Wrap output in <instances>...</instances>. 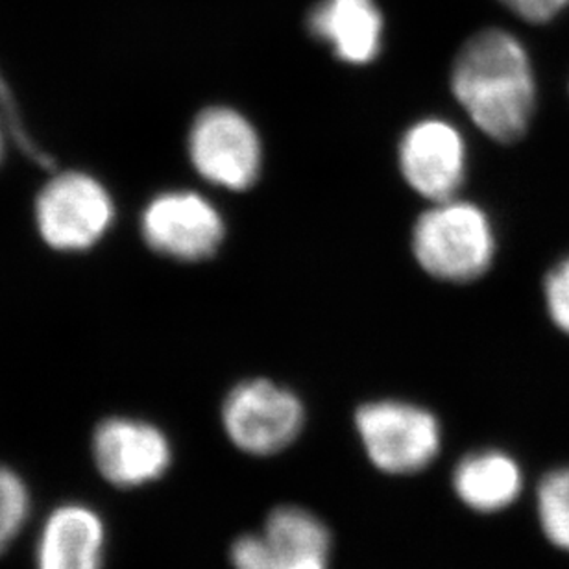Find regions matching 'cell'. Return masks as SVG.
<instances>
[{
	"mask_svg": "<svg viewBox=\"0 0 569 569\" xmlns=\"http://www.w3.org/2000/svg\"><path fill=\"white\" fill-rule=\"evenodd\" d=\"M455 99L488 138H523L537 104V82L526 47L512 33L488 28L471 36L455 58Z\"/></svg>",
	"mask_w": 569,
	"mask_h": 569,
	"instance_id": "1",
	"label": "cell"
},
{
	"mask_svg": "<svg viewBox=\"0 0 569 569\" xmlns=\"http://www.w3.org/2000/svg\"><path fill=\"white\" fill-rule=\"evenodd\" d=\"M412 253L427 274L451 283L481 278L493 261L492 222L476 203L435 202L412 230Z\"/></svg>",
	"mask_w": 569,
	"mask_h": 569,
	"instance_id": "2",
	"label": "cell"
},
{
	"mask_svg": "<svg viewBox=\"0 0 569 569\" xmlns=\"http://www.w3.org/2000/svg\"><path fill=\"white\" fill-rule=\"evenodd\" d=\"M356 427L368 459L390 476H411L437 459L442 443L440 423L432 412L407 401L365 403Z\"/></svg>",
	"mask_w": 569,
	"mask_h": 569,
	"instance_id": "3",
	"label": "cell"
},
{
	"mask_svg": "<svg viewBox=\"0 0 569 569\" xmlns=\"http://www.w3.org/2000/svg\"><path fill=\"white\" fill-rule=\"evenodd\" d=\"M222 422L226 435L241 451L269 457L300 437L306 411L292 390L269 379H248L226 398Z\"/></svg>",
	"mask_w": 569,
	"mask_h": 569,
	"instance_id": "4",
	"label": "cell"
},
{
	"mask_svg": "<svg viewBox=\"0 0 569 569\" xmlns=\"http://www.w3.org/2000/svg\"><path fill=\"white\" fill-rule=\"evenodd\" d=\"M192 164L214 186L247 191L258 181L263 147L252 122L231 108H209L189 133Z\"/></svg>",
	"mask_w": 569,
	"mask_h": 569,
	"instance_id": "5",
	"label": "cell"
},
{
	"mask_svg": "<svg viewBox=\"0 0 569 569\" xmlns=\"http://www.w3.org/2000/svg\"><path fill=\"white\" fill-rule=\"evenodd\" d=\"M113 206L104 187L83 174H63L44 187L38 200L41 236L50 247L82 250L110 226Z\"/></svg>",
	"mask_w": 569,
	"mask_h": 569,
	"instance_id": "6",
	"label": "cell"
},
{
	"mask_svg": "<svg viewBox=\"0 0 569 569\" xmlns=\"http://www.w3.org/2000/svg\"><path fill=\"white\" fill-rule=\"evenodd\" d=\"M142 233L156 252L200 261L217 252L224 222L213 203L197 192H167L142 214Z\"/></svg>",
	"mask_w": 569,
	"mask_h": 569,
	"instance_id": "7",
	"label": "cell"
},
{
	"mask_svg": "<svg viewBox=\"0 0 569 569\" xmlns=\"http://www.w3.org/2000/svg\"><path fill=\"white\" fill-rule=\"evenodd\" d=\"M407 183L432 202L459 192L466 174V144L459 130L442 119H426L409 128L398 148Z\"/></svg>",
	"mask_w": 569,
	"mask_h": 569,
	"instance_id": "8",
	"label": "cell"
},
{
	"mask_svg": "<svg viewBox=\"0 0 569 569\" xmlns=\"http://www.w3.org/2000/svg\"><path fill=\"white\" fill-rule=\"evenodd\" d=\"M93 455L100 473L119 488H136L164 476L172 448L164 432L132 418H110L94 431Z\"/></svg>",
	"mask_w": 569,
	"mask_h": 569,
	"instance_id": "9",
	"label": "cell"
},
{
	"mask_svg": "<svg viewBox=\"0 0 569 569\" xmlns=\"http://www.w3.org/2000/svg\"><path fill=\"white\" fill-rule=\"evenodd\" d=\"M307 27L351 66L376 60L383 43V16L373 0H320L307 17Z\"/></svg>",
	"mask_w": 569,
	"mask_h": 569,
	"instance_id": "10",
	"label": "cell"
},
{
	"mask_svg": "<svg viewBox=\"0 0 569 569\" xmlns=\"http://www.w3.org/2000/svg\"><path fill=\"white\" fill-rule=\"evenodd\" d=\"M104 543V523L93 509L63 505L41 529L38 569H102Z\"/></svg>",
	"mask_w": 569,
	"mask_h": 569,
	"instance_id": "11",
	"label": "cell"
},
{
	"mask_svg": "<svg viewBox=\"0 0 569 569\" xmlns=\"http://www.w3.org/2000/svg\"><path fill=\"white\" fill-rule=\"evenodd\" d=\"M521 487L520 466L498 449L468 455L453 471L455 493L477 512L507 509L520 496Z\"/></svg>",
	"mask_w": 569,
	"mask_h": 569,
	"instance_id": "12",
	"label": "cell"
},
{
	"mask_svg": "<svg viewBox=\"0 0 569 569\" xmlns=\"http://www.w3.org/2000/svg\"><path fill=\"white\" fill-rule=\"evenodd\" d=\"M263 537L276 546L301 553L317 555L323 559H329L331 555V531L328 526L301 507L284 505L272 510L264 521Z\"/></svg>",
	"mask_w": 569,
	"mask_h": 569,
	"instance_id": "13",
	"label": "cell"
},
{
	"mask_svg": "<svg viewBox=\"0 0 569 569\" xmlns=\"http://www.w3.org/2000/svg\"><path fill=\"white\" fill-rule=\"evenodd\" d=\"M233 569H329V559L281 548L261 535H244L231 546Z\"/></svg>",
	"mask_w": 569,
	"mask_h": 569,
	"instance_id": "14",
	"label": "cell"
},
{
	"mask_svg": "<svg viewBox=\"0 0 569 569\" xmlns=\"http://www.w3.org/2000/svg\"><path fill=\"white\" fill-rule=\"evenodd\" d=\"M538 516L546 537L569 553V468L543 477L538 488Z\"/></svg>",
	"mask_w": 569,
	"mask_h": 569,
	"instance_id": "15",
	"label": "cell"
},
{
	"mask_svg": "<svg viewBox=\"0 0 569 569\" xmlns=\"http://www.w3.org/2000/svg\"><path fill=\"white\" fill-rule=\"evenodd\" d=\"M30 512V493L16 471L0 466V555L19 535Z\"/></svg>",
	"mask_w": 569,
	"mask_h": 569,
	"instance_id": "16",
	"label": "cell"
},
{
	"mask_svg": "<svg viewBox=\"0 0 569 569\" xmlns=\"http://www.w3.org/2000/svg\"><path fill=\"white\" fill-rule=\"evenodd\" d=\"M543 295L555 326L569 335V258L549 272L543 283Z\"/></svg>",
	"mask_w": 569,
	"mask_h": 569,
	"instance_id": "17",
	"label": "cell"
},
{
	"mask_svg": "<svg viewBox=\"0 0 569 569\" xmlns=\"http://www.w3.org/2000/svg\"><path fill=\"white\" fill-rule=\"evenodd\" d=\"M512 13L529 22H548L569 6V0H499Z\"/></svg>",
	"mask_w": 569,
	"mask_h": 569,
	"instance_id": "18",
	"label": "cell"
},
{
	"mask_svg": "<svg viewBox=\"0 0 569 569\" xmlns=\"http://www.w3.org/2000/svg\"><path fill=\"white\" fill-rule=\"evenodd\" d=\"M0 148H2V147H0Z\"/></svg>",
	"mask_w": 569,
	"mask_h": 569,
	"instance_id": "19",
	"label": "cell"
}]
</instances>
